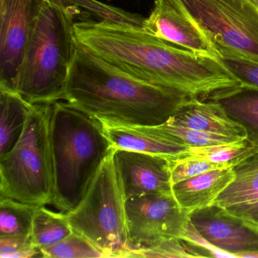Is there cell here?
Wrapping results in <instances>:
<instances>
[{"instance_id": "83f0119b", "label": "cell", "mask_w": 258, "mask_h": 258, "mask_svg": "<svg viewBox=\"0 0 258 258\" xmlns=\"http://www.w3.org/2000/svg\"><path fill=\"white\" fill-rule=\"evenodd\" d=\"M181 239L187 241L194 247H197L202 250L204 253L206 252L210 257H235V255L229 252L225 251L219 247H216L214 244L208 241L199 231L197 230L194 225L191 223L188 217V221L185 225V229L182 233ZM207 256L206 253H205Z\"/></svg>"}, {"instance_id": "1f68e13d", "label": "cell", "mask_w": 258, "mask_h": 258, "mask_svg": "<svg viewBox=\"0 0 258 258\" xmlns=\"http://www.w3.org/2000/svg\"><path fill=\"white\" fill-rule=\"evenodd\" d=\"M43 1H46V0H43Z\"/></svg>"}, {"instance_id": "8992f818", "label": "cell", "mask_w": 258, "mask_h": 258, "mask_svg": "<svg viewBox=\"0 0 258 258\" xmlns=\"http://www.w3.org/2000/svg\"><path fill=\"white\" fill-rule=\"evenodd\" d=\"M112 152L105 158L81 203L67 213L74 232L106 257H126L131 249L126 198Z\"/></svg>"}, {"instance_id": "30bf717a", "label": "cell", "mask_w": 258, "mask_h": 258, "mask_svg": "<svg viewBox=\"0 0 258 258\" xmlns=\"http://www.w3.org/2000/svg\"><path fill=\"white\" fill-rule=\"evenodd\" d=\"M114 164L126 199L172 192L170 159L159 155L114 149Z\"/></svg>"}, {"instance_id": "603a6c76", "label": "cell", "mask_w": 258, "mask_h": 258, "mask_svg": "<svg viewBox=\"0 0 258 258\" xmlns=\"http://www.w3.org/2000/svg\"><path fill=\"white\" fill-rule=\"evenodd\" d=\"M41 252L43 257H106L105 253L93 243L75 232L57 244L41 249Z\"/></svg>"}, {"instance_id": "4dcf8cb0", "label": "cell", "mask_w": 258, "mask_h": 258, "mask_svg": "<svg viewBox=\"0 0 258 258\" xmlns=\"http://www.w3.org/2000/svg\"><path fill=\"white\" fill-rule=\"evenodd\" d=\"M253 1H254V2L256 3V4H257L258 6V0H253Z\"/></svg>"}, {"instance_id": "ac0fdd59", "label": "cell", "mask_w": 258, "mask_h": 258, "mask_svg": "<svg viewBox=\"0 0 258 258\" xmlns=\"http://www.w3.org/2000/svg\"><path fill=\"white\" fill-rule=\"evenodd\" d=\"M235 178L213 205L221 208L258 202V152L232 166Z\"/></svg>"}, {"instance_id": "277c9868", "label": "cell", "mask_w": 258, "mask_h": 258, "mask_svg": "<svg viewBox=\"0 0 258 258\" xmlns=\"http://www.w3.org/2000/svg\"><path fill=\"white\" fill-rule=\"evenodd\" d=\"M50 134L52 204L69 213L85 197L98 170L114 149L101 122L67 102L52 103Z\"/></svg>"}, {"instance_id": "52a82bcc", "label": "cell", "mask_w": 258, "mask_h": 258, "mask_svg": "<svg viewBox=\"0 0 258 258\" xmlns=\"http://www.w3.org/2000/svg\"><path fill=\"white\" fill-rule=\"evenodd\" d=\"M211 37L220 58L258 62V6L253 0H162Z\"/></svg>"}, {"instance_id": "4fadbf2b", "label": "cell", "mask_w": 258, "mask_h": 258, "mask_svg": "<svg viewBox=\"0 0 258 258\" xmlns=\"http://www.w3.org/2000/svg\"><path fill=\"white\" fill-rule=\"evenodd\" d=\"M114 149L159 155L169 159L179 158L189 146L158 126H129L101 123Z\"/></svg>"}, {"instance_id": "8fae6325", "label": "cell", "mask_w": 258, "mask_h": 258, "mask_svg": "<svg viewBox=\"0 0 258 258\" xmlns=\"http://www.w3.org/2000/svg\"><path fill=\"white\" fill-rule=\"evenodd\" d=\"M189 220L211 244L236 258L240 253L258 250V232L226 208L212 205L193 211Z\"/></svg>"}, {"instance_id": "9c48e42d", "label": "cell", "mask_w": 258, "mask_h": 258, "mask_svg": "<svg viewBox=\"0 0 258 258\" xmlns=\"http://www.w3.org/2000/svg\"><path fill=\"white\" fill-rule=\"evenodd\" d=\"M43 0H0V88L14 90L31 23Z\"/></svg>"}, {"instance_id": "7a4b0ae2", "label": "cell", "mask_w": 258, "mask_h": 258, "mask_svg": "<svg viewBox=\"0 0 258 258\" xmlns=\"http://www.w3.org/2000/svg\"><path fill=\"white\" fill-rule=\"evenodd\" d=\"M192 98L135 78L78 43L64 101L101 123L157 126Z\"/></svg>"}, {"instance_id": "d6986e66", "label": "cell", "mask_w": 258, "mask_h": 258, "mask_svg": "<svg viewBox=\"0 0 258 258\" xmlns=\"http://www.w3.org/2000/svg\"><path fill=\"white\" fill-rule=\"evenodd\" d=\"M67 213L55 212L40 206L34 214L31 226V238L38 248L57 244L73 232Z\"/></svg>"}, {"instance_id": "4316f807", "label": "cell", "mask_w": 258, "mask_h": 258, "mask_svg": "<svg viewBox=\"0 0 258 258\" xmlns=\"http://www.w3.org/2000/svg\"><path fill=\"white\" fill-rule=\"evenodd\" d=\"M221 59L243 85L258 90V62L233 56L222 57Z\"/></svg>"}, {"instance_id": "6da1fadb", "label": "cell", "mask_w": 258, "mask_h": 258, "mask_svg": "<svg viewBox=\"0 0 258 258\" xmlns=\"http://www.w3.org/2000/svg\"><path fill=\"white\" fill-rule=\"evenodd\" d=\"M77 41L123 72L201 100L243 84L221 58L167 43L142 27L109 21L75 22Z\"/></svg>"}, {"instance_id": "d4e9b609", "label": "cell", "mask_w": 258, "mask_h": 258, "mask_svg": "<svg viewBox=\"0 0 258 258\" xmlns=\"http://www.w3.org/2000/svg\"><path fill=\"white\" fill-rule=\"evenodd\" d=\"M170 162L173 185L211 170L232 167L230 164H217L205 159L188 156L170 159Z\"/></svg>"}, {"instance_id": "2e32d148", "label": "cell", "mask_w": 258, "mask_h": 258, "mask_svg": "<svg viewBox=\"0 0 258 258\" xmlns=\"http://www.w3.org/2000/svg\"><path fill=\"white\" fill-rule=\"evenodd\" d=\"M31 105L15 90L0 88V156L11 151L19 141Z\"/></svg>"}, {"instance_id": "5bb4252c", "label": "cell", "mask_w": 258, "mask_h": 258, "mask_svg": "<svg viewBox=\"0 0 258 258\" xmlns=\"http://www.w3.org/2000/svg\"><path fill=\"white\" fill-rule=\"evenodd\" d=\"M167 121L210 134L247 139V131L214 101L192 98Z\"/></svg>"}, {"instance_id": "44dd1931", "label": "cell", "mask_w": 258, "mask_h": 258, "mask_svg": "<svg viewBox=\"0 0 258 258\" xmlns=\"http://www.w3.org/2000/svg\"><path fill=\"white\" fill-rule=\"evenodd\" d=\"M257 152L258 146L245 139L229 144L201 147L189 146L179 158L184 156L193 157L217 164L234 166Z\"/></svg>"}, {"instance_id": "ffe728a7", "label": "cell", "mask_w": 258, "mask_h": 258, "mask_svg": "<svg viewBox=\"0 0 258 258\" xmlns=\"http://www.w3.org/2000/svg\"><path fill=\"white\" fill-rule=\"evenodd\" d=\"M39 207L0 198V236L31 235L33 217Z\"/></svg>"}, {"instance_id": "e0dca14e", "label": "cell", "mask_w": 258, "mask_h": 258, "mask_svg": "<svg viewBox=\"0 0 258 258\" xmlns=\"http://www.w3.org/2000/svg\"><path fill=\"white\" fill-rule=\"evenodd\" d=\"M209 101L220 104L247 131V140L258 146V90L242 87L224 92Z\"/></svg>"}, {"instance_id": "5b68a950", "label": "cell", "mask_w": 258, "mask_h": 258, "mask_svg": "<svg viewBox=\"0 0 258 258\" xmlns=\"http://www.w3.org/2000/svg\"><path fill=\"white\" fill-rule=\"evenodd\" d=\"M52 103L31 104L20 139L0 156V198L39 206L52 203Z\"/></svg>"}, {"instance_id": "f546056e", "label": "cell", "mask_w": 258, "mask_h": 258, "mask_svg": "<svg viewBox=\"0 0 258 258\" xmlns=\"http://www.w3.org/2000/svg\"><path fill=\"white\" fill-rule=\"evenodd\" d=\"M238 258H258V250L240 253Z\"/></svg>"}, {"instance_id": "7402d4cb", "label": "cell", "mask_w": 258, "mask_h": 258, "mask_svg": "<svg viewBox=\"0 0 258 258\" xmlns=\"http://www.w3.org/2000/svg\"><path fill=\"white\" fill-rule=\"evenodd\" d=\"M197 247L179 238H167L153 244L131 249L126 257H205Z\"/></svg>"}, {"instance_id": "cb8c5ba5", "label": "cell", "mask_w": 258, "mask_h": 258, "mask_svg": "<svg viewBox=\"0 0 258 258\" xmlns=\"http://www.w3.org/2000/svg\"><path fill=\"white\" fill-rule=\"evenodd\" d=\"M157 126L160 131L172 136L176 140H179L188 146L201 147V146H216V145L229 144V143L243 140L179 126L169 121Z\"/></svg>"}, {"instance_id": "3957f363", "label": "cell", "mask_w": 258, "mask_h": 258, "mask_svg": "<svg viewBox=\"0 0 258 258\" xmlns=\"http://www.w3.org/2000/svg\"><path fill=\"white\" fill-rule=\"evenodd\" d=\"M76 9L63 0H46L33 19L14 90L31 104L64 100L78 41Z\"/></svg>"}, {"instance_id": "484cf974", "label": "cell", "mask_w": 258, "mask_h": 258, "mask_svg": "<svg viewBox=\"0 0 258 258\" xmlns=\"http://www.w3.org/2000/svg\"><path fill=\"white\" fill-rule=\"evenodd\" d=\"M43 257L41 250L36 246L31 235L0 236V257Z\"/></svg>"}, {"instance_id": "ba28073f", "label": "cell", "mask_w": 258, "mask_h": 258, "mask_svg": "<svg viewBox=\"0 0 258 258\" xmlns=\"http://www.w3.org/2000/svg\"><path fill=\"white\" fill-rule=\"evenodd\" d=\"M126 211L131 249L164 238H181L189 217L181 209L173 192L126 199Z\"/></svg>"}, {"instance_id": "f1b7e54d", "label": "cell", "mask_w": 258, "mask_h": 258, "mask_svg": "<svg viewBox=\"0 0 258 258\" xmlns=\"http://www.w3.org/2000/svg\"><path fill=\"white\" fill-rule=\"evenodd\" d=\"M226 211L241 219L244 223L258 232V202L251 204L232 205Z\"/></svg>"}, {"instance_id": "7c38bea8", "label": "cell", "mask_w": 258, "mask_h": 258, "mask_svg": "<svg viewBox=\"0 0 258 258\" xmlns=\"http://www.w3.org/2000/svg\"><path fill=\"white\" fill-rule=\"evenodd\" d=\"M143 28L167 43L196 53L220 58L209 35L189 18L162 0H155L153 10L145 19Z\"/></svg>"}, {"instance_id": "9a60e30c", "label": "cell", "mask_w": 258, "mask_h": 258, "mask_svg": "<svg viewBox=\"0 0 258 258\" xmlns=\"http://www.w3.org/2000/svg\"><path fill=\"white\" fill-rule=\"evenodd\" d=\"M232 167L216 169L172 185V192L182 211H193L213 205L234 180Z\"/></svg>"}]
</instances>
